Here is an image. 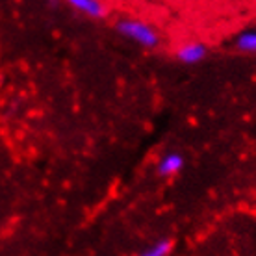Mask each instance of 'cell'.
<instances>
[{
    "instance_id": "6da1fadb",
    "label": "cell",
    "mask_w": 256,
    "mask_h": 256,
    "mask_svg": "<svg viewBox=\"0 0 256 256\" xmlns=\"http://www.w3.org/2000/svg\"><path fill=\"white\" fill-rule=\"evenodd\" d=\"M117 30L124 34L126 38L134 39L136 43H140L143 46H152L158 45V34L154 32L150 26H147L141 20H119L117 22Z\"/></svg>"
},
{
    "instance_id": "7a4b0ae2",
    "label": "cell",
    "mask_w": 256,
    "mask_h": 256,
    "mask_svg": "<svg viewBox=\"0 0 256 256\" xmlns=\"http://www.w3.org/2000/svg\"><path fill=\"white\" fill-rule=\"evenodd\" d=\"M206 56V46L202 43H188L178 50V60L184 64H198Z\"/></svg>"
},
{
    "instance_id": "3957f363",
    "label": "cell",
    "mask_w": 256,
    "mask_h": 256,
    "mask_svg": "<svg viewBox=\"0 0 256 256\" xmlns=\"http://www.w3.org/2000/svg\"><path fill=\"white\" fill-rule=\"evenodd\" d=\"M182 166H184L182 154L169 152V154H166V156L160 160V164H158V173L164 174V176H167V174H174L182 169Z\"/></svg>"
},
{
    "instance_id": "277c9868",
    "label": "cell",
    "mask_w": 256,
    "mask_h": 256,
    "mask_svg": "<svg viewBox=\"0 0 256 256\" xmlns=\"http://www.w3.org/2000/svg\"><path fill=\"white\" fill-rule=\"evenodd\" d=\"M70 4L76 8L78 12L86 13V15H90V17H100L104 13L102 4L96 2V0H72Z\"/></svg>"
},
{
    "instance_id": "5b68a950",
    "label": "cell",
    "mask_w": 256,
    "mask_h": 256,
    "mask_svg": "<svg viewBox=\"0 0 256 256\" xmlns=\"http://www.w3.org/2000/svg\"><path fill=\"white\" fill-rule=\"evenodd\" d=\"M236 45L240 50L256 52V32H245L238 38Z\"/></svg>"
},
{
    "instance_id": "8992f818",
    "label": "cell",
    "mask_w": 256,
    "mask_h": 256,
    "mask_svg": "<svg viewBox=\"0 0 256 256\" xmlns=\"http://www.w3.org/2000/svg\"><path fill=\"white\" fill-rule=\"evenodd\" d=\"M169 250H171V242L164 240V242H160V244L152 245L150 249L145 250V252H143V254H140V256H166Z\"/></svg>"
}]
</instances>
